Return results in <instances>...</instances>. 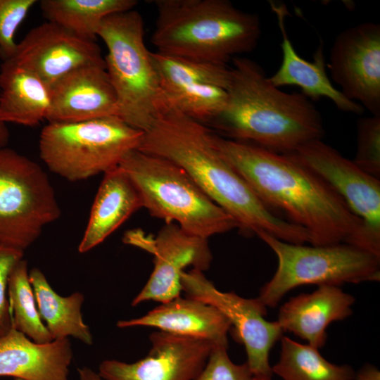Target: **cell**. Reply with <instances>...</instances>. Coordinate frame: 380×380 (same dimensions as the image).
Masks as SVG:
<instances>
[{
	"label": "cell",
	"mask_w": 380,
	"mask_h": 380,
	"mask_svg": "<svg viewBox=\"0 0 380 380\" xmlns=\"http://www.w3.org/2000/svg\"><path fill=\"white\" fill-rule=\"evenodd\" d=\"M119 328L149 327L170 334L228 348L227 334L232 325L216 308L198 299L177 297L135 319L120 320Z\"/></svg>",
	"instance_id": "obj_18"
},
{
	"label": "cell",
	"mask_w": 380,
	"mask_h": 380,
	"mask_svg": "<svg viewBox=\"0 0 380 380\" xmlns=\"http://www.w3.org/2000/svg\"><path fill=\"white\" fill-rule=\"evenodd\" d=\"M353 380H380V372L374 366H364L357 374Z\"/></svg>",
	"instance_id": "obj_33"
},
{
	"label": "cell",
	"mask_w": 380,
	"mask_h": 380,
	"mask_svg": "<svg viewBox=\"0 0 380 380\" xmlns=\"http://www.w3.org/2000/svg\"><path fill=\"white\" fill-rule=\"evenodd\" d=\"M79 380H103L95 371L87 367L77 369Z\"/></svg>",
	"instance_id": "obj_34"
},
{
	"label": "cell",
	"mask_w": 380,
	"mask_h": 380,
	"mask_svg": "<svg viewBox=\"0 0 380 380\" xmlns=\"http://www.w3.org/2000/svg\"><path fill=\"white\" fill-rule=\"evenodd\" d=\"M144 36L142 17L133 9L108 16L98 32L107 48L104 61L118 100V116L146 132L167 101Z\"/></svg>",
	"instance_id": "obj_6"
},
{
	"label": "cell",
	"mask_w": 380,
	"mask_h": 380,
	"mask_svg": "<svg viewBox=\"0 0 380 380\" xmlns=\"http://www.w3.org/2000/svg\"><path fill=\"white\" fill-rule=\"evenodd\" d=\"M220 154L270 210L304 228L312 246L346 243L376 256L363 221L319 176L290 154L213 134Z\"/></svg>",
	"instance_id": "obj_1"
},
{
	"label": "cell",
	"mask_w": 380,
	"mask_h": 380,
	"mask_svg": "<svg viewBox=\"0 0 380 380\" xmlns=\"http://www.w3.org/2000/svg\"><path fill=\"white\" fill-rule=\"evenodd\" d=\"M254 377V380H272V378H265V377Z\"/></svg>",
	"instance_id": "obj_36"
},
{
	"label": "cell",
	"mask_w": 380,
	"mask_h": 380,
	"mask_svg": "<svg viewBox=\"0 0 380 380\" xmlns=\"http://www.w3.org/2000/svg\"><path fill=\"white\" fill-rule=\"evenodd\" d=\"M324 180L359 217L380 247V179L360 168L322 139L289 153Z\"/></svg>",
	"instance_id": "obj_13"
},
{
	"label": "cell",
	"mask_w": 380,
	"mask_h": 380,
	"mask_svg": "<svg viewBox=\"0 0 380 380\" xmlns=\"http://www.w3.org/2000/svg\"><path fill=\"white\" fill-rule=\"evenodd\" d=\"M146 356L132 363L103 360L98 374L103 380H194L213 345L206 341L158 331L150 336Z\"/></svg>",
	"instance_id": "obj_14"
},
{
	"label": "cell",
	"mask_w": 380,
	"mask_h": 380,
	"mask_svg": "<svg viewBox=\"0 0 380 380\" xmlns=\"http://www.w3.org/2000/svg\"><path fill=\"white\" fill-rule=\"evenodd\" d=\"M355 298L339 286L320 285L310 293H302L286 302L279 312L277 322L317 349L324 346L326 329L333 322L352 314Z\"/></svg>",
	"instance_id": "obj_19"
},
{
	"label": "cell",
	"mask_w": 380,
	"mask_h": 380,
	"mask_svg": "<svg viewBox=\"0 0 380 380\" xmlns=\"http://www.w3.org/2000/svg\"><path fill=\"white\" fill-rule=\"evenodd\" d=\"M194 380H254L247 363H234L227 354V348L213 346L208 360Z\"/></svg>",
	"instance_id": "obj_31"
},
{
	"label": "cell",
	"mask_w": 380,
	"mask_h": 380,
	"mask_svg": "<svg viewBox=\"0 0 380 380\" xmlns=\"http://www.w3.org/2000/svg\"><path fill=\"white\" fill-rule=\"evenodd\" d=\"M60 215L54 189L40 165L0 147V243L25 251Z\"/></svg>",
	"instance_id": "obj_9"
},
{
	"label": "cell",
	"mask_w": 380,
	"mask_h": 380,
	"mask_svg": "<svg viewBox=\"0 0 380 380\" xmlns=\"http://www.w3.org/2000/svg\"><path fill=\"white\" fill-rule=\"evenodd\" d=\"M10 139V132L7 124L0 120V147H5Z\"/></svg>",
	"instance_id": "obj_35"
},
{
	"label": "cell",
	"mask_w": 380,
	"mask_h": 380,
	"mask_svg": "<svg viewBox=\"0 0 380 380\" xmlns=\"http://www.w3.org/2000/svg\"><path fill=\"white\" fill-rule=\"evenodd\" d=\"M143 207L140 194L127 175L118 165L104 173L91 207L78 251H89Z\"/></svg>",
	"instance_id": "obj_21"
},
{
	"label": "cell",
	"mask_w": 380,
	"mask_h": 380,
	"mask_svg": "<svg viewBox=\"0 0 380 380\" xmlns=\"http://www.w3.org/2000/svg\"><path fill=\"white\" fill-rule=\"evenodd\" d=\"M24 251L0 243V338L12 328L7 296L8 282L15 266L23 259Z\"/></svg>",
	"instance_id": "obj_32"
},
{
	"label": "cell",
	"mask_w": 380,
	"mask_h": 380,
	"mask_svg": "<svg viewBox=\"0 0 380 380\" xmlns=\"http://www.w3.org/2000/svg\"><path fill=\"white\" fill-rule=\"evenodd\" d=\"M232 64L226 105L210 122L226 139L283 154L322 139V118L310 99L280 90L248 58L235 56Z\"/></svg>",
	"instance_id": "obj_3"
},
{
	"label": "cell",
	"mask_w": 380,
	"mask_h": 380,
	"mask_svg": "<svg viewBox=\"0 0 380 380\" xmlns=\"http://www.w3.org/2000/svg\"><path fill=\"white\" fill-rule=\"evenodd\" d=\"M118 166L132 181L143 207L153 217L204 239L237 228L233 218L174 163L134 149Z\"/></svg>",
	"instance_id": "obj_5"
},
{
	"label": "cell",
	"mask_w": 380,
	"mask_h": 380,
	"mask_svg": "<svg viewBox=\"0 0 380 380\" xmlns=\"http://www.w3.org/2000/svg\"><path fill=\"white\" fill-rule=\"evenodd\" d=\"M144 132L116 115L77 122H48L42 129L41 159L69 181L88 179L119 165L137 149Z\"/></svg>",
	"instance_id": "obj_7"
},
{
	"label": "cell",
	"mask_w": 380,
	"mask_h": 380,
	"mask_svg": "<svg viewBox=\"0 0 380 380\" xmlns=\"http://www.w3.org/2000/svg\"><path fill=\"white\" fill-rule=\"evenodd\" d=\"M275 14L281 34V48L282 61L280 67L269 80L277 87L296 85L301 89V93L312 101L322 97L330 99L336 108L346 113L362 114L364 108L357 102L347 99L340 90L335 88L326 72L324 44L320 42L313 54V61L309 62L296 53L286 28L285 20L289 14L284 4L270 2Z\"/></svg>",
	"instance_id": "obj_17"
},
{
	"label": "cell",
	"mask_w": 380,
	"mask_h": 380,
	"mask_svg": "<svg viewBox=\"0 0 380 380\" xmlns=\"http://www.w3.org/2000/svg\"><path fill=\"white\" fill-rule=\"evenodd\" d=\"M72 356L68 338L38 343L13 327L0 338V376L68 380Z\"/></svg>",
	"instance_id": "obj_20"
},
{
	"label": "cell",
	"mask_w": 380,
	"mask_h": 380,
	"mask_svg": "<svg viewBox=\"0 0 380 380\" xmlns=\"http://www.w3.org/2000/svg\"><path fill=\"white\" fill-rule=\"evenodd\" d=\"M137 149L182 168L233 218L242 233H265L294 244L308 242L309 234L304 228L267 208L223 158L213 144L212 132L170 104L167 103L144 132Z\"/></svg>",
	"instance_id": "obj_2"
},
{
	"label": "cell",
	"mask_w": 380,
	"mask_h": 380,
	"mask_svg": "<svg viewBox=\"0 0 380 380\" xmlns=\"http://www.w3.org/2000/svg\"><path fill=\"white\" fill-rule=\"evenodd\" d=\"M279 361L273 374L284 380H353L355 372L348 365H337L324 358L318 349L282 336Z\"/></svg>",
	"instance_id": "obj_25"
},
{
	"label": "cell",
	"mask_w": 380,
	"mask_h": 380,
	"mask_svg": "<svg viewBox=\"0 0 380 380\" xmlns=\"http://www.w3.org/2000/svg\"><path fill=\"white\" fill-rule=\"evenodd\" d=\"M36 0H0V58H13L18 43L15 37L18 28L26 18Z\"/></svg>",
	"instance_id": "obj_30"
},
{
	"label": "cell",
	"mask_w": 380,
	"mask_h": 380,
	"mask_svg": "<svg viewBox=\"0 0 380 380\" xmlns=\"http://www.w3.org/2000/svg\"><path fill=\"white\" fill-rule=\"evenodd\" d=\"M118 115V100L105 63L76 68L51 86L48 122H77Z\"/></svg>",
	"instance_id": "obj_16"
},
{
	"label": "cell",
	"mask_w": 380,
	"mask_h": 380,
	"mask_svg": "<svg viewBox=\"0 0 380 380\" xmlns=\"http://www.w3.org/2000/svg\"><path fill=\"white\" fill-rule=\"evenodd\" d=\"M151 42L158 52L226 65L257 46L261 24L228 0H155Z\"/></svg>",
	"instance_id": "obj_4"
},
{
	"label": "cell",
	"mask_w": 380,
	"mask_h": 380,
	"mask_svg": "<svg viewBox=\"0 0 380 380\" xmlns=\"http://www.w3.org/2000/svg\"><path fill=\"white\" fill-rule=\"evenodd\" d=\"M123 241L154 256L153 270L132 301V306L147 300L164 303L180 296L184 269L192 266L203 272L212 260L208 239L190 235L175 223H166L155 237L139 229L129 231Z\"/></svg>",
	"instance_id": "obj_11"
},
{
	"label": "cell",
	"mask_w": 380,
	"mask_h": 380,
	"mask_svg": "<svg viewBox=\"0 0 380 380\" xmlns=\"http://www.w3.org/2000/svg\"><path fill=\"white\" fill-rule=\"evenodd\" d=\"M357 132L353 161L365 172L380 179V115L360 118Z\"/></svg>",
	"instance_id": "obj_29"
},
{
	"label": "cell",
	"mask_w": 380,
	"mask_h": 380,
	"mask_svg": "<svg viewBox=\"0 0 380 380\" xmlns=\"http://www.w3.org/2000/svg\"><path fill=\"white\" fill-rule=\"evenodd\" d=\"M162 90L167 103L201 123L212 122L227 100L226 89L206 84L171 86Z\"/></svg>",
	"instance_id": "obj_28"
},
{
	"label": "cell",
	"mask_w": 380,
	"mask_h": 380,
	"mask_svg": "<svg viewBox=\"0 0 380 380\" xmlns=\"http://www.w3.org/2000/svg\"><path fill=\"white\" fill-rule=\"evenodd\" d=\"M29 277L39 315L53 340L71 336L86 345H92L93 336L82 314L84 295L78 291L68 296L58 295L37 267L29 272Z\"/></svg>",
	"instance_id": "obj_23"
},
{
	"label": "cell",
	"mask_w": 380,
	"mask_h": 380,
	"mask_svg": "<svg viewBox=\"0 0 380 380\" xmlns=\"http://www.w3.org/2000/svg\"><path fill=\"white\" fill-rule=\"evenodd\" d=\"M258 236L275 253L278 267L258 298L275 307L290 290L305 284L334 285L379 281L380 257L351 244H294L261 233Z\"/></svg>",
	"instance_id": "obj_8"
},
{
	"label": "cell",
	"mask_w": 380,
	"mask_h": 380,
	"mask_svg": "<svg viewBox=\"0 0 380 380\" xmlns=\"http://www.w3.org/2000/svg\"><path fill=\"white\" fill-rule=\"evenodd\" d=\"M331 77L348 99L380 115V25L367 22L341 32L330 49Z\"/></svg>",
	"instance_id": "obj_12"
},
{
	"label": "cell",
	"mask_w": 380,
	"mask_h": 380,
	"mask_svg": "<svg viewBox=\"0 0 380 380\" xmlns=\"http://www.w3.org/2000/svg\"><path fill=\"white\" fill-rule=\"evenodd\" d=\"M9 60L35 73L50 87L76 68L105 63L95 41L49 21L31 29Z\"/></svg>",
	"instance_id": "obj_15"
},
{
	"label": "cell",
	"mask_w": 380,
	"mask_h": 380,
	"mask_svg": "<svg viewBox=\"0 0 380 380\" xmlns=\"http://www.w3.org/2000/svg\"><path fill=\"white\" fill-rule=\"evenodd\" d=\"M7 296L13 327L35 343L52 341L39 315L30 281L27 262L24 259L15 266L10 274Z\"/></svg>",
	"instance_id": "obj_26"
},
{
	"label": "cell",
	"mask_w": 380,
	"mask_h": 380,
	"mask_svg": "<svg viewBox=\"0 0 380 380\" xmlns=\"http://www.w3.org/2000/svg\"><path fill=\"white\" fill-rule=\"evenodd\" d=\"M137 4L135 0H42L39 6L48 21L95 41L106 18L132 10Z\"/></svg>",
	"instance_id": "obj_24"
},
{
	"label": "cell",
	"mask_w": 380,
	"mask_h": 380,
	"mask_svg": "<svg viewBox=\"0 0 380 380\" xmlns=\"http://www.w3.org/2000/svg\"><path fill=\"white\" fill-rule=\"evenodd\" d=\"M181 284L188 297L216 308L229 319L234 336L245 347L246 363L253 376L272 378L270 353L284 331L277 321L270 322L265 318L267 309L260 300L222 292L198 269L183 272Z\"/></svg>",
	"instance_id": "obj_10"
},
{
	"label": "cell",
	"mask_w": 380,
	"mask_h": 380,
	"mask_svg": "<svg viewBox=\"0 0 380 380\" xmlns=\"http://www.w3.org/2000/svg\"><path fill=\"white\" fill-rule=\"evenodd\" d=\"M51 87L35 73L11 60L0 67V120L27 127L46 120Z\"/></svg>",
	"instance_id": "obj_22"
},
{
	"label": "cell",
	"mask_w": 380,
	"mask_h": 380,
	"mask_svg": "<svg viewBox=\"0 0 380 380\" xmlns=\"http://www.w3.org/2000/svg\"><path fill=\"white\" fill-rule=\"evenodd\" d=\"M161 88L206 84L227 89L231 80V68L226 65L151 52Z\"/></svg>",
	"instance_id": "obj_27"
},
{
	"label": "cell",
	"mask_w": 380,
	"mask_h": 380,
	"mask_svg": "<svg viewBox=\"0 0 380 380\" xmlns=\"http://www.w3.org/2000/svg\"><path fill=\"white\" fill-rule=\"evenodd\" d=\"M15 380H23V379H15Z\"/></svg>",
	"instance_id": "obj_37"
}]
</instances>
